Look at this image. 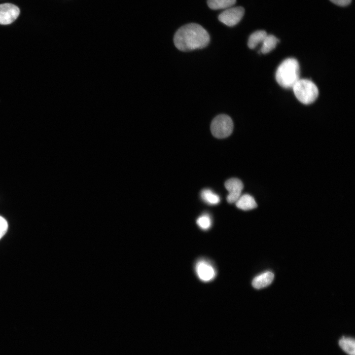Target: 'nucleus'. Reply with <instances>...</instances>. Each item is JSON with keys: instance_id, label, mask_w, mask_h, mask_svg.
Segmentation results:
<instances>
[{"instance_id": "obj_8", "label": "nucleus", "mask_w": 355, "mask_h": 355, "mask_svg": "<svg viewBox=\"0 0 355 355\" xmlns=\"http://www.w3.org/2000/svg\"><path fill=\"white\" fill-rule=\"evenodd\" d=\"M225 187L228 191L227 201L229 203H235L241 195L244 184L242 181L237 178H231L226 181Z\"/></svg>"}, {"instance_id": "obj_3", "label": "nucleus", "mask_w": 355, "mask_h": 355, "mask_svg": "<svg viewBox=\"0 0 355 355\" xmlns=\"http://www.w3.org/2000/svg\"><path fill=\"white\" fill-rule=\"evenodd\" d=\"M292 88L298 100L305 105L313 103L319 95L316 85L309 79H299Z\"/></svg>"}, {"instance_id": "obj_17", "label": "nucleus", "mask_w": 355, "mask_h": 355, "mask_svg": "<svg viewBox=\"0 0 355 355\" xmlns=\"http://www.w3.org/2000/svg\"><path fill=\"white\" fill-rule=\"evenodd\" d=\"M8 228V224L6 220L0 216V239L6 233Z\"/></svg>"}, {"instance_id": "obj_1", "label": "nucleus", "mask_w": 355, "mask_h": 355, "mask_svg": "<svg viewBox=\"0 0 355 355\" xmlns=\"http://www.w3.org/2000/svg\"><path fill=\"white\" fill-rule=\"evenodd\" d=\"M210 39L209 34L202 26L189 23L178 30L174 37V42L178 50L189 51L206 47Z\"/></svg>"}, {"instance_id": "obj_14", "label": "nucleus", "mask_w": 355, "mask_h": 355, "mask_svg": "<svg viewBox=\"0 0 355 355\" xmlns=\"http://www.w3.org/2000/svg\"><path fill=\"white\" fill-rule=\"evenodd\" d=\"M340 347L349 355H355V341L350 337H343L339 342Z\"/></svg>"}, {"instance_id": "obj_16", "label": "nucleus", "mask_w": 355, "mask_h": 355, "mask_svg": "<svg viewBox=\"0 0 355 355\" xmlns=\"http://www.w3.org/2000/svg\"><path fill=\"white\" fill-rule=\"evenodd\" d=\"M196 222L198 226L204 230L210 228L212 224L211 218L208 214H204L199 216Z\"/></svg>"}, {"instance_id": "obj_5", "label": "nucleus", "mask_w": 355, "mask_h": 355, "mask_svg": "<svg viewBox=\"0 0 355 355\" xmlns=\"http://www.w3.org/2000/svg\"><path fill=\"white\" fill-rule=\"evenodd\" d=\"M245 9L242 6L230 7L225 9L218 17V20L227 26L237 25L242 19Z\"/></svg>"}, {"instance_id": "obj_2", "label": "nucleus", "mask_w": 355, "mask_h": 355, "mask_svg": "<svg viewBox=\"0 0 355 355\" xmlns=\"http://www.w3.org/2000/svg\"><path fill=\"white\" fill-rule=\"evenodd\" d=\"M300 67L293 58L284 60L277 69L275 77L278 84L284 88H292L300 79Z\"/></svg>"}, {"instance_id": "obj_10", "label": "nucleus", "mask_w": 355, "mask_h": 355, "mask_svg": "<svg viewBox=\"0 0 355 355\" xmlns=\"http://www.w3.org/2000/svg\"><path fill=\"white\" fill-rule=\"evenodd\" d=\"M235 204L238 208L244 211L250 210L257 207L253 197L247 194L241 195Z\"/></svg>"}, {"instance_id": "obj_7", "label": "nucleus", "mask_w": 355, "mask_h": 355, "mask_svg": "<svg viewBox=\"0 0 355 355\" xmlns=\"http://www.w3.org/2000/svg\"><path fill=\"white\" fill-rule=\"evenodd\" d=\"M20 9L16 5L5 3L0 4V24L8 25L13 22L18 17Z\"/></svg>"}, {"instance_id": "obj_13", "label": "nucleus", "mask_w": 355, "mask_h": 355, "mask_svg": "<svg viewBox=\"0 0 355 355\" xmlns=\"http://www.w3.org/2000/svg\"><path fill=\"white\" fill-rule=\"evenodd\" d=\"M236 0H207L209 7L213 10L226 9L232 7Z\"/></svg>"}, {"instance_id": "obj_9", "label": "nucleus", "mask_w": 355, "mask_h": 355, "mask_svg": "<svg viewBox=\"0 0 355 355\" xmlns=\"http://www.w3.org/2000/svg\"><path fill=\"white\" fill-rule=\"evenodd\" d=\"M274 278V274L271 272L268 271L263 273L253 279L252 285L256 289L265 287L272 282Z\"/></svg>"}, {"instance_id": "obj_11", "label": "nucleus", "mask_w": 355, "mask_h": 355, "mask_svg": "<svg viewBox=\"0 0 355 355\" xmlns=\"http://www.w3.org/2000/svg\"><path fill=\"white\" fill-rule=\"evenodd\" d=\"M267 35L264 30L256 31L253 33L249 37L248 45L250 49L255 48L259 43H262Z\"/></svg>"}, {"instance_id": "obj_4", "label": "nucleus", "mask_w": 355, "mask_h": 355, "mask_svg": "<svg viewBox=\"0 0 355 355\" xmlns=\"http://www.w3.org/2000/svg\"><path fill=\"white\" fill-rule=\"evenodd\" d=\"M233 129V123L230 116L219 114L215 117L211 124L213 135L218 139L225 138L230 136Z\"/></svg>"}, {"instance_id": "obj_12", "label": "nucleus", "mask_w": 355, "mask_h": 355, "mask_svg": "<svg viewBox=\"0 0 355 355\" xmlns=\"http://www.w3.org/2000/svg\"><path fill=\"white\" fill-rule=\"evenodd\" d=\"M279 41V39L274 36L267 35L262 43L261 52L263 54L270 52L276 47Z\"/></svg>"}, {"instance_id": "obj_6", "label": "nucleus", "mask_w": 355, "mask_h": 355, "mask_svg": "<svg viewBox=\"0 0 355 355\" xmlns=\"http://www.w3.org/2000/svg\"><path fill=\"white\" fill-rule=\"evenodd\" d=\"M195 269L198 278L204 282L212 281L216 275V270L213 264L204 259H201L196 262Z\"/></svg>"}, {"instance_id": "obj_15", "label": "nucleus", "mask_w": 355, "mask_h": 355, "mask_svg": "<svg viewBox=\"0 0 355 355\" xmlns=\"http://www.w3.org/2000/svg\"><path fill=\"white\" fill-rule=\"evenodd\" d=\"M201 196L202 200L209 205H216L220 201L219 196L209 189H203Z\"/></svg>"}, {"instance_id": "obj_18", "label": "nucleus", "mask_w": 355, "mask_h": 355, "mask_svg": "<svg viewBox=\"0 0 355 355\" xmlns=\"http://www.w3.org/2000/svg\"><path fill=\"white\" fill-rule=\"evenodd\" d=\"M330 1L340 6H347L352 2V0H330Z\"/></svg>"}]
</instances>
